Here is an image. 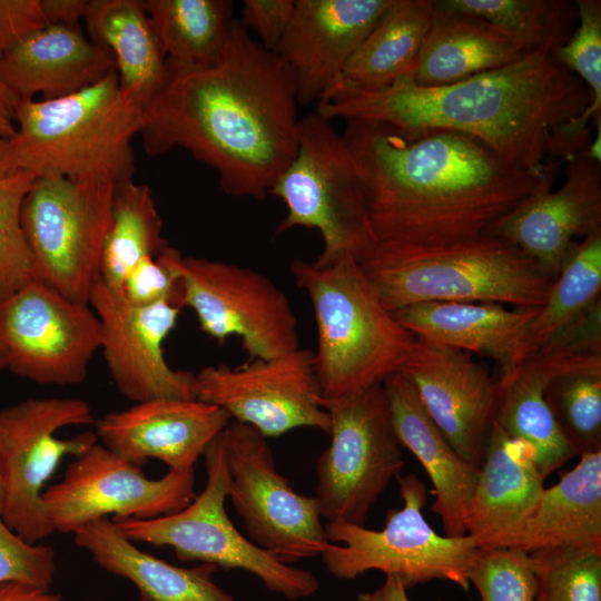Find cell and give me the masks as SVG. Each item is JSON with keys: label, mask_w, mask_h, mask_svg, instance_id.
I'll return each instance as SVG.
<instances>
[{"label": "cell", "mask_w": 601, "mask_h": 601, "mask_svg": "<svg viewBox=\"0 0 601 601\" xmlns=\"http://www.w3.org/2000/svg\"><path fill=\"white\" fill-rule=\"evenodd\" d=\"M344 121L376 242L432 247L479 238L559 171L558 160L519 169L456 131Z\"/></svg>", "instance_id": "1"}, {"label": "cell", "mask_w": 601, "mask_h": 601, "mask_svg": "<svg viewBox=\"0 0 601 601\" xmlns=\"http://www.w3.org/2000/svg\"><path fill=\"white\" fill-rule=\"evenodd\" d=\"M298 106L289 66L234 20L216 66L168 75L146 110L142 148H183L226 195L263 200L296 155Z\"/></svg>", "instance_id": "2"}, {"label": "cell", "mask_w": 601, "mask_h": 601, "mask_svg": "<svg viewBox=\"0 0 601 601\" xmlns=\"http://www.w3.org/2000/svg\"><path fill=\"white\" fill-rule=\"evenodd\" d=\"M590 105L581 79L553 53L538 52L446 86L401 80L376 92L327 95L315 112L329 120L359 119L401 130L461 132L519 169L538 170L588 149Z\"/></svg>", "instance_id": "3"}, {"label": "cell", "mask_w": 601, "mask_h": 601, "mask_svg": "<svg viewBox=\"0 0 601 601\" xmlns=\"http://www.w3.org/2000/svg\"><path fill=\"white\" fill-rule=\"evenodd\" d=\"M289 269L313 306L324 398L361 392L403 370L417 338L385 308L354 256L324 266L295 258Z\"/></svg>", "instance_id": "4"}, {"label": "cell", "mask_w": 601, "mask_h": 601, "mask_svg": "<svg viewBox=\"0 0 601 601\" xmlns=\"http://www.w3.org/2000/svg\"><path fill=\"white\" fill-rule=\"evenodd\" d=\"M357 260L392 313L425 302L541 307L553 283L519 248L489 235L432 247L377 242Z\"/></svg>", "instance_id": "5"}, {"label": "cell", "mask_w": 601, "mask_h": 601, "mask_svg": "<svg viewBox=\"0 0 601 601\" xmlns=\"http://www.w3.org/2000/svg\"><path fill=\"white\" fill-rule=\"evenodd\" d=\"M146 110L121 90L116 69L66 97L14 100L17 135L10 144L16 166L38 177L132 178L131 141L140 134Z\"/></svg>", "instance_id": "6"}, {"label": "cell", "mask_w": 601, "mask_h": 601, "mask_svg": "<svg viewBox=\"0 0 601 601\" xmlns=\"http://www.w3.org/2000/svg\"><path fill=\"white\" fill-rule=\"evenodd\" d=\"M269 195L287 208L276 234L296 227L319 231L323 250L316 265H328L345 255L359 259L377 243L343 135L315 111L299 118L296 155Z\"/></svg>", "instance_id": "7"}, {"label": "cell", "mask_w": 601, "mask_h": 601, "mask_svg": "<svg viewBox=\"0 0 601 601\" xmlns=\"http://www.w3.org/2000/svg\"><path fill=\"white\" fill-rule=\"evenodd\" d=\"M207 482L204 491L183 510L156 519L111 520L120 534L135 542L170 546L184 562L199 561L225 570L240 569L289 600L311 597L318 588L307 570L284 563L245 538L225 510L229 474L223 431L204 452Z\"/></svg>", "instance_id": "8"}, {"label": "cell", "mask_w": 601, "mask_h": 601, "mask_svg": "<svg viewBox=\"0 0 601 601\" xmlns=\"http://www.w3.org/2000/svg\"><path fill=\"white\" fill-rule=\"evenodd\" d=\"M402 509L387 512L384 529L351 523L325 524L332 544L321 556L331 574L354 580L371 570L395 575L405 589L431 580L456 583L469 591V572L479 550L470 535L436 533L423 516L426 487L413 473L398 476Z\"/></svg>", "instance_id": "9"}, {"label": "cell", "mask_w": 601, "mask_h": 601, "mask_svg": "<svg viewBox=\"0 0 601 601\" xmlns=\"http://www.w3.org/2000/svg\"><path fill=\"white\" fill-rule=\"evenodd\" d=\"M117 184L62 176L36 179L21 213L35 279L71 300L89 304L100 278Z\"/></svg>", "instance_id": "10"}, {"label": "cell", "mask_w": 601, "mask_h": 601, "mask_svg": "<svg viewBox=\"0 0 601 601\" xmlns=\"http://www.w3.org/2000/svg\"><path fill=\"white\" fill-rule=\"evenodd\" d=\"M331 443L316 464L315 500L322 518L364 525L374 502L404 469L383 384L323 400Z\"/></svg>", "instance_id": "11"}, {"label": "cell", "mask_w": 601, "mask_h": 601, "mask_svg": "<svg viewBox=\"0 0 601 601\" xmlns=\"http://www.w3.org/2000/svg\"><path fill=\"white\" fill-rule=\"evenodd\" d=\"M95 422L90 405L80 398H28L0 411V516L27 542L37 543L55 532L41 504L45 483L63 456H77L98 440L91 431L68 440L55 433Z\"/></svg>", "instance_id": "12"}, {"label": "cell", "mask_w": 601, "mask_h": 601, "mask_svg": "<svg viewBox=\"0 0 601 601\" xmlns=\"http://www.w3.org/2000/svg\"><path fill=\"white\" fill-rule=\"evenodd\" d=\"M176 268L181 305L193 309L208 336L219 342L240 337L250 361L274 358L300 347L289 299L264 274L181 253Z\"/></svg>", "instance_id": "13"}, {"label": "cell", "mask_w": 601, "mask_h": 601, "mask_svg": "<svg viewBox=\"0 0 601 601\" xmlns=\"http://www.w3.org/2000/svg\"><path fill=\"white\" fill-rule=\"evenodd\" d=\"M223 435L228 497L249 540L287 564L326 551L332 542L315 497L296 492L278 472L267 437L236 421Z\"/></svg>", "instance_id": "14"}, {"label": "cell", "mask_w": 601, "mask_h": 601, "mask_svg": "<svg viewBox=\"0 0 601 601\" xmlns=\"http://www.w3.org/2000/svg\"><path fill=\"white\" fill-rule=\"evenodd\" d=\"M101 323L89 304L32 279L0 299L7 368L38 384L76 385L100 351Z\"/></svg>", "instance_id": "15"}, {"label": "cell", "mask_w": 601, "mask_h": 601, "mask_svg": "<svg viewBox=\"0 0 601 601\" xmlns=\"http://www.w3.org/2000/svg\"><path fill=\"white\" fill-rule=\"evenodd\" d=\"M194 471L169 470L148 479L141 466L95 443L67 466L60 482L41 493V504L55 532L115 514L112 520H148L185 509L197 495Z\"/></svg>", "instance_id": "16"}, {"label": "cell", "mask_w": 601, "mask_h": 601, "mask_svg": "<svg viewBox=\"0 0 601 601\" xmlns=\"http://www.w3.org/2000/svg\"><path fill=\"white\" fill-rule=\"evenodd\" d=\"M195 390L197 400L223 408L266 437L298 427L331 431L314 351L307 348L238 367L206 366L196 374Z\"/></svg>", "instance_id": "17"}, {"label": "cell", "mask_w": 601, "mask_h": 601, "mask_svg": "<svg viewBox=\"0 0 601 601\" xmlns=\"http://www.w3.org/2000/svg\"><path fill=\"white\" fill-rule=\"evenodd\" d=\"M89 305L104 329L100 351L107 368L126 398L135 403L156 398L197 400L196 374L170 367L162 348L183 308L178 303L162 300L134 306L99 278Z\"/></svg>", "instance_id": "18"}, {"label": "cell", "mask_w": 601, "mask_h": 601, "mask_svg": "<svg viewBox=\"0 0 601 601\" xmlns=\"http://www.w3.org/2000/svg\"><path fill=\"white\" fill-rule=\"evenodd\" d=\"M565 162L561 188L552 189V173L485 233L519 248L553 282L574 238L601 231V165L585 151Z\"/></svg>", "instance_id": "19"}, {"label": "cell", "mask_w": 601, "mask_h": 601, "mask_svg": "<svg viewBox=\"0 0 601 601\" xmlns=\"http://www.w3.org/2000/svg\"><path fill=\"white\" fill-rule=\"evenodd\" d=\"M402 371L452 449L481 467L496 406V377L472 354L421 338Z\"/></svg>", "instance_id": "20"}, {"label": "cell", "mask_w": 601, "mask_h": 601, "mask_svg": "<svg viewBox=\"0 0 601 601\" xmlns=\"http://www.w3.org/2000/svg\"><path fill=\"white\" fill-rule=\"evenodd\" d=\"M230 420L200 400L156 398L110 412L95 425L104 446L127 462L141 466L157 459L169 470L188 472Z\"/></svg>", "instance_id": "21"}, {"label": "cell", "mask_w": 601, "mask_h": 601, "mask_svg": "<svg viewBox=\"0 0 601 601\" xmlns=\"http://www.w3.org/2000/svg\"><path fill=\"white\" fill-rule=\"evenodd\" d=\"M392 0H296L276 53L294 73L299 106L317 104Z\"/></svg>", "instance_id": "22"}, {"label": "cell", "mask_w": 601, "mask_h": 601, "mask_svg": "<svg viewBox=\"0 0 601 601\" xmlns=\"http://www.w3.org/2000/svg\"><path fill=\"white\" fill-rule=\"evenodd\" d=\"M539 309L486 302H425L393 315L416 338L491 358L500 381L526 358L528 329Z\"/></svg>", "instance_id": "23"}, {"label": "cell", "mask_w": 601, "mask_h": 601, "mask_svg": "<svg viewBox=\"0 0 601 601\" xmlns=\"http://www.w3.org/2000/svg\"><path fill=\"white\" fill-rule=\"evenodd\" d=\"M116 69L112 55L81 27L49 24L0 57V82L13 100L57 99L78 92Z\"/></svg>", "instance_id": "24"}, {"label": "cell", "mask_w": 601, "mask_h": 601, "mask_svg": "<svg viewBox=\"0 0 601 601\" xmlns=\"http://www.w3.org/2000/svg\"><path fill=\"white\" fill-rule=\"evenodd\" d=\"M543 489L544 476L529 450L493 421L477 483L464 513L466 534L479 548H504Z\"/></svg>", "instance_id": "25"}, {"label": "cell", "mask_w": 601, "mask_h": 601, "mask_svg": "<svg viewBox=\"0 0 601 601\" xmlns=\"http://www.w3.org/2000/svg\"><path fill=\"white\" fill-rule=\"evenodd\" d=\"M382 384L400 444L414 454L433 484L432 511L441 518L445 535H466L464 513L481 467L466 462L452 449L403 371L390 375Z\"/></svg>", "instance_id": "26"}, {"label": "cell", "mask_w": 601, "mask_h": 601, "mask_svg": "<svg viewBox=\"0 0 601 601\" xmlns=\"http://www.w3.org/2000/svg\"><path fill=\"white\" fill-rule=\"evenodd\" d=\"M600 365L601 355L565 357L536 351L497 381L493 421L529 450L544 479L575 456L546 404L545 387L560 373Z\"/></svg>", "instance_id": "27"}, {"label": "cell", "mask_w": 601, "mask_h": 601, "mask_svg": "<svg viewBox=\"0 0 601 601\" xmlns=\"http://www.w3.org/2000/svg\"><path fill=\"white\" fill-rule=\"evenodd\" d=\"M72 534L75 544L87 550L100 568L136 587L137 601H236L214 582L216 565H173L139 550L108 518L89 522Z\"/></svg>", "instance_id": "28"}, {"label": "cell", "mask_w": 601, "mask_h": 601, "mask_svg": "<svg viewBox=\"0 0 601 601\" xmlns=\"http://www.w3.org/2000/svg\"><path fill=\"white\" fill-rule=\"evenodd\" d=\"M601 545V452L583 454L558 483L544 487L504 548L524 553Z\"/></svg>", "instance_id": "29"}, {"label": "cell", "mask_w": 601, "mask_h": 601, "mask_svg": "<svg viewBox=\"0 0 601 601\" xmlns=\"http://www.w3.org/2000/svg\"><path fill=\"white\" fill-rule=\"evenodd\" d=\"M524 56L514 42L486 21L434 3L421 49L402 80L418 87L446 86Z\"/></svg>", "instance_id": "30"}, {"label": "cell", "mask_w": 601, "mask_h": 601, "mask_svg": "<svg viewBox=\"0 0 601 601\" xmlns=\"http://www.w3.org/2000/svg\"><path fill=\"white\" fill-rule=\"evenodd\" d=\"M83 22L89 39L112 55L121 90L148 108L168 72L144 0H89Z\"/></svg>", "instance_id": "31"}, {"label": "cell", "mask_w": 601, "mask_h": 601, "mask_svg": "<svg viewBox=\"0 0 601 601\" xmlns=\"http://www.w3.org/2000/svg\"><path fill=\"white\" fill-rule=\"evenodd\" d=\"M433 10V0H392L323 97L376 92L402 80L417 57Z\"/></svg>", "instance_id": "32"}, {"label": "cell", "mask_w": 601, "mask_h": 601, "mask_svg": "<svg viewBox=\"0 0 601 601\" xmlns=\"http://www.w3.org/2000/svg\"><path fill=\"white\" fill-rule=\"evenodd\" d=\"M161 45L168 75L216 66L234 22L229 0H144Z\"/></svg>", "instance_id": "33"}, {"label": "cell", "mask_w": 601, "mask_h": 601, "mask_svg": "<svg viewBox=\"0 0 601 601\" xmlns=\"http://www.w3.org/2000/svg\"><path fill=\"white\" fill-rule=\"evenodd\" d=\"M167 246L151 189L132 178L119 181L101 255V280L120 292L125 278L142 258L157 257Z\"/></svg>", "instance_id": "34"}, {"label": "cell", "mask_w": 601, "mask_h": 601, "mask_svg": "<svg viewBox=\"0 0 601 601\" xmlns=\"http://www.w3.org/2000/svg\"><path fill=\"white\" fill-rule=\"evenodd\" d=\"M443 9L482 19L525 55L553 53L566 42L578 22L568 0H434Z\"/></svg>", "instance_id": "35"}, {"label": "cell", "mask_w": 601, "mask_h": 601, "mask_svg": "<svg viewBox=\"0 0 601 601\" xmlns=\"http://www.w3.org/2000/svg\"><path fill=\"white\" fill-rule=\"evenodd\" d=\"M601 298V231L574 240L552 283L546 300L531 322L526 357L541 348L555 333Z\"/></svg>", "instance_id": "36"}, {"label": "cell", "mask_w": 601, "mask_h": 601, "mask_svg": "<svg viewBox=\"0 0 601 601\" xmlns=\"http://www.w3.org/2000/svg\"><path fill=\"white\" fill-rule=\"evenodd\" d=\"M544 398L575 455L601 452V365L558 374Z\"/></svg>", "instance_id": "37"}, {"label": "cell", "mask_w": 601, "mask_h": 601, "mask_svg": "<svg viewBox=\"0 0 601 601\" xmlns=\"http://www.w3.org/2000/svg\"><path fill=\"white\" fill-rule=\"evenodd\" d=\"M535 601H601V545L529 553Z\"/></svg>", "instance_id": "38"}, {"label": "cell", "mask_w": 601, "mask_h": 601, "mask_svg": "<svg viewBox=\"0 0 601 601\" xmlns=\"http://www.w3.org/2000/svg\"><path fill=\"white\" fill-rule=\"evenodd\" d=\"M37 178L21 168L0 175V299L35 279L33 256L21 213L23 200Z\"/></svg>", "instance_id": "39"}, {"label": "cell", "mask_w": 601, "mask_h": 601, "mask_svg": "<svg viewBox=\"0 0 601 601\" xmlns=\"http://www.w3.org/2000/svg\"><path fill=\"white\" fill-rule=\"evenodd\" d=\"M482 601H535L529 554L515 549L479 548L469 572Z\"/></svg>", "instance_id": "40"}, {"label": "cell", "mask_w": 601, "mask_h": 601, "mask_svg": "<svg viewBox=\"0 0 601 601\" xmlns=\"http://www.w3.org/2000/svg\"><path fill=\"white\" fill-rule=\"evenodd\" d=\"M578 26L571 37L554 50V57L588 87L589 115L601 122V1H574Z\"/></svg>", "instance_id": "41"}, {"label": "cell", "mask_w": 601, "mask_h": 601, "mask_svg": "<svg viewBox=\"0 0 601 601\" xmlns=\"http://www.w3.org/2000/svg\"><path fill=\"white\" fill-rule=\"evenodd\" d=\"M55 572V550L27 542L0 516V584L16 582L49 591Z\"/></svg>", "instance_id": "42"}, {"label": "cell", "mask_w": 601, "mask_h": 601, "mask_svg": "<svg viewBox=\"0 0 601 601\" xmlns=\"http://www.w3.org/2000/svg\"><path fill=\"white\" fill-rule=\"evenodd\" d=\"M180 252L170 245L157 257L142 258L125 278L120 293L134 306L173 300L181 307L176 262Z\"/></svg>", "instance_id": "43"}, {"label": "cell", "mask_w": 601, "mask_h": 601, "mask_svg": "<svg viewBox=\"0 0 601 601\" xmlns=\"http://www.w3.org/2000/svg\"><path fill=\"white\" fill-rule=\"evenodd\" d=\"M538 351L565 357L601 355V298L562 327Z\"/></svg>", "instance_id": "44"}, {"label": "cell", "mask_w": 601, "mask_h": 601, "mask_svg": "<svg viewBox=\"0 0 601 601\" xmlns=\"http://www.w3.org/2000/svg\"><path fill=\"white\" fill-rule=\"evenodd\" d=\"M294 10V0H245L240 23L257 36L266 50L276 52Z\"/></svg>", "instance_id": "45"}, {"label": "cell", "mask_w": 601, "mask_h": 601, "mask_svg": "<svg viewBox=\"0 0 601 601\" xmlns=\"http://www.w3.org/2000/svg\"><path fill=\"white\" fill-rule=\"evenodd\" d=\"M45 26L40 0H0V57Z\"/></svg>", "instance_id": "46"}, {"label": "cell", "mask_w": 601, "mask_h": 601, "mask_svg": "<svg viewBox=\"0 0 601 601\" xmlns=\"http://www.w3.org/2000/svg\"><path fill=\"white\" fill-rule=\"evenodd\" d=\"M89 0H40V6L49 24L80 27Z\"/></svg>", "instance_id": "47"}, {"label": "cell", "mask_w": 601, "mask_h": 601, "mask_svg": "<svg viewBox=\"0 0 601 601\" xmlns=\"http://www.w3.org/2000/svg\"><path fill=\"white\" fill-rule=\"evenodd\" d=\"M0 601H66L62 595L22 583L0 584Z\"/></svg>", "instance_id": "48"}, {"label": "cell", "mask_w": 601, "mask_h": 601, "mask_svg": "<svg viewBox=\"0 0 601 601\" xmlns=\"http://www.w3.org/2000/svg\"><path fill=\"white\" fill-rule=\"evenodd\" d=\"M359 601H410L406 589L395 575H386L384 584L372 592L361 593ZM441 601V600H436Z\"/></svg>", "instance_id": "49"}, {"label": "cell", "mask_w": 601, "mask_h": 601, "mask_svg": "<svg viewBox=\"0 0 601 601\" xmlns=\"http://www.w3.org/2000/svg\"><path fill=\"white\" fill-rule=\"evenodd\" d=\"M16 135L14 100L0 82V138L11 140Z\"/></svg>", "instance_id": "50"}, {"label": "cell", "mask_w": 601, "mask_h": 601, "mask_svg": "<svg viewBox=\"0 0 601 601\" xmlns=\"http://www.w3.org/2000/svg\"><path fill=\"white\" fill-rule=\"evenodd\" d=\"M18 168L14 162L10 140L0 138V175Z\"/></svg>", "instance_id": "51"}, {"label": "cell", "mask_w": 601, "mask_h": 601, "mask_svg": "<svg viewBox=\"0 0 601 601\" xmlns=\"http://www.w3.org/2000/svg\"><path fill=\"white\" fill-rule=\"evenodd\" d=\"M7 368V351L0 341V371Z\"/></svg>", "instance_id": "52"}, {"label": "cell", "mask_w": 601, "mask_h": 601, "mask_svg": "<svg viewBox=\"0 0 601 601\" xmlns=\"http://www.w3.org/2000/svg\"><path fill=\"white\" fill-rule=\"evenodd\" d=\"M2 503V481H1V444H0V510Z\"/></svg>", "instance_id": "53"}]
</instances>
